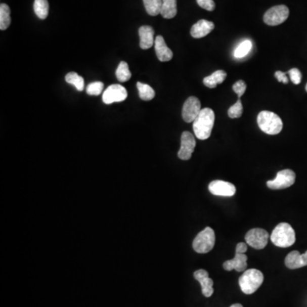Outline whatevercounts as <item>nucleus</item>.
Instances as JSON below:
<instances>
[{
	"label": "nucleus",
	"mask_w": 307,
	"mask_h": 307,
	"mask_svg": "<svg viewBox=\"0 0 307 307\" xmlns=\"http://www.w3.org/2000/svg\"><path fill=\"white\" fill-rule=\"evenodd\" d=\"M242 112H243V107H242V102L238 99L237 103L229 109L228 115L231 119H237V118L242 116Z\"/></svg>",
	"instance_id": "c85d7f7f"
},
{
	"label": "nucleus",
	"mask_w": 307,
	"mask_h": 307,
	"mask_svg": "<svg viewBox=\"0 0 307 307\" xmlns=\"http://www.w3.org/2000/svg\"><path fill=\"white\" fill-rule=\"evenodd\" d=\"M127 91L120 84H111L107 88L103 95V101L105 104L120 103L127 98Z\"/></svg>",
	"instance_id": "1a4fd4ad"
},
{
	"label": "nucleus",
	"mask_w": 307,
	"mask_h": 307,
	"mask_svg": "<svg viewBox=\"0 0 307 307\" xmlns=\"http://www.w3.org/2000/svg\"><path fill=\"white\" fill-rule=\"evenodd\" d=\"M177 0H162L160 14L166 19H171L177 15Z\"/></svg>",
	"instance_id": "6ab92c4d"
},
{
	"label": "nucleus",
	"mask_w": 307,
	"mask_h": 307,
	"mask_svg": "<svg viewBox=\"0 0 307 307\" xmlns=\"http://www.w3.org/2000/svg\"><path fill=\"white\" fill-rule=\"evenodd\" d=\"M258 127L268 135H277L283 130V121L280 117L273 112L262 111L257 118Z\"/></svg>",
	"instance_id": "7ed1b4c3"
},
{
	"label": "nucleus",
	"mask_w": 307,
	"mask_h": 307,
	"mask_svg": "<svg viewBox=\"0 0 307 307\" xmlns=\"http://www.w3.org/2000/svg\"><path fill=\"white\" fill-rule=\"evenodd\" d=\"M275 77L277 78L278 82H282L283 84H288V79L287 77V73H283L282 71H277L275 73Z\"/></svg>",
	"instance_id": "473e14b6"
},
{
	"label": "nucleus",
	"mask_w": 307,
	"mask_h": 307,
	"mask_svg": "<svg viewBox=\"0 0 307 307\" xmlns=\"http://www.w3.org/2000/svg\"><path fill=\"white\" fill-rule=\"evenodd\" d=\"M231 307H243L241 304H234Z\"/></svg>",
	"instance_id": "f704fd0d"
},
{
	"label": "nucleus",
	"mask_w": 307,
	"mask_h": 307,
	"mask_svg": "<svg viewBox=\"0 0 307 307\" xmlns=\"http://www.w3.org/2000/svg\"><path fill=\"white\" fill-rule=\"evenodd\" d=\"M287 74L289 75L291 81L293 82L294 84H300L302 79V74L300 73V71L298 68H292L290 70L288 71Z\"/></svg>",
	"instance_id": "c756f323"
},
{
	"label": "nucleus",
	"mask_w": 307,
	"mask_h": 307,
	"mask_svg": "<svg viewBox=\"0 0 307 307\" xmlns=\"http://www.w3.org/2000/svg\"><path fill=\"white\" fill-rule=\"evenodd\" d=\"M289 10L286 6H277L269 9L264 16V22L269 26L282 24L288 19Z\"/></svg>",
	"instance_id": "6e6552de"
},
{
	"label": "nucleus",
	"mask_w": 307,
	"mask_h": 307,
	"mask_svg": "<svg viewBox=\"0 0 307 307\" xmlns=\"http://www.w3.org/2000/svg\"><path fill=\"white\" fill-rule=\"evenodd\" d=\"M196 146V139L190 131H184L181 136V147L178 153V156L183 160L191 159Z\"/></svg>",
	"instance_id": "9b49d317"
},
{
	"label": "nucleus",
	"mask_w": 307,
	"mask_h": 307,
	"mask_svg": "<svg viewBox=\"0 0 307 307\" xmlns=\"http://www.w3.org/2000/svg\"><path fill=\"white\" fill-rule=\"evenodd\" d=\"M305 91H306V92H307V84H306V85H305Z\"/></svg>",
	"instance_id": "c9c22d12"
},
{
	"label": "nucleus",
	"mask_w": 307,
	"mask_h": 307,
	"mask_svg": "<svg viewBox=\"0 0 307 307\" xmlns=\"http://www.w3.org/2000/svg\"><path fill=\"white\" fill-rule=\"evenodd\" d=\"M65 79L68 84L74 85L77 90L79 91V92H82V91L84 90V79H83V77L79 76V74H77V73H74V72L68 73L66 75Z\"/></svg>",
	"instance_id": "393cba45"
},
{
	"label": "nucleus",
	"mask_w": 307,
	"mask_h": 307,
	"mask_svg": "<svg viewBox=\"0 0 307 307\" xmlns=\"http://www.w3.org/2000/svg\"><path fill=\"white\" fill-rule=\"evenodd\" d=\"M140 37V47L143 50H148L155 45V31L150 26H142L139 29Z\"/></svg>",
	"instance_id": "f3484780"
},
{
	"label": "nucleus",
	"mask_w": 307,
	"mask_h": 307,
	"mask_svg": "<svg viewBox=\"0 0 307 307\" xmlns=\"http://www.w3.org/2000/svg\"><path fill=\"white\" fill-rule=\"evenodd\" d=\"M137 87L139 90V98H141L142 100L150 101L155 98V91L149 84L138 82Z\"/></svg>",
	"instance_id": "5701e85b"
},
{
	"label": "nucleus",
	"mask_w": 307,
	"mask_h": 307,
	"mask_svg": "<svg viewBox=\"0 0 307 307\" xmlns=\"http://www.w3.org/2000/svg\"><path fill=\"white\" fill-rule=\"evenodd\" d=\"M247 257L245 253L236 251L235 257L232 259L226 261L223 264V268L228 272L232 270L239 272H245L247 267Z\"/></svg>",
	"instance_id": "4468645a"
},
{
	"label": "nucleus",
	"mask_w": 307,
	"mask_h": 307,
	"mask_svg": "<svg viewBox=\"0 0 307 307\" xmlns=\"http://www.w3.org/2000/svg\"><path fill=\"white\" fill-rule=\"evenodd\" d=\"M198 6L206 11H212L215 9V3L213 0H196Z\"/></svg>",
	"instance_id": "2f4dec72"
},
{
	"label": "nucleus",
	"mask_w": 307,
	"mask_h": 307,
	"mask_svg": "<svg viewBox=\"0 0 307 307\" xmlns=\"http://www.w3.org/2000/svg\"><path fill=\"white\" fill-rule=\"evenodd\" d=\"M269 238V233L260 228L252 229L245 236L246 243L255 249H263L267 247Z\"/></svg>",
	"instance_id": "0eeeda50"
},
{
	"label": "nucleus",
	"mask_w": 307,
	"mask_h": 307,
	"mask_svg": "<svg viewBox=\"0 0 307 307\" xmlns=\"http://www.w3.org/2000/svg\"><path fill=\"white\" fill-rule=\"evenodd\" d=\"M115 74H116L117 79L120 82L128 81L131 77V74L129 70V66L125 62H121L119 64Z\"/></svg>",
	"instance_id": "a878e982"
},
{
	"label": "nucleus",
	"mask_w": 307,
	"mask_h": 307,
	"mask_svg": "<svg viewBox=\"0 0 307 307\" xmlns=\"http://www.w3.org/2000/svg\"><path fill=\"white\" fill-rule=\"evenodd\" d=\"M194 277L198 281L201 286V292L205 297H211L213 294V281L210 278L207 271L198 270L194 272Z\"/></svg>",
	"instance_id": "ddd939ff"
},
{
	"label": "nucleus",
	"mask_w": 307,
	"mask_h": 307,
	"mask_svg": "<svg viewBox=\"0 0 307 307\" xmlns=\"http://www.w3.org/2000/svg\"><path fill=\"white\" fill-rule=\"evenodd\" d=\"M215 114L212 109H201L198 116L193 121V130L196 138L201 140L209 139L214 125Z\"/></svg>",
	"instance_id": "f257e3e1"
},
{
	"label": "nucleus",
	"mask_w": 307,
	"mask_h": 307,
	"mask_svg": "<svg viewBox=\"0 0 307 307\" xmlns=\"http://www.w3.org/2000/svg\"><path fill=\"white\" fill-rule=\"evenodd\" d=\"M214 29V23L207 20H200L191 27V34L193 38H201L209 34Z\"/></svg>",
	"instance_id": "2eb2a0df"
},
{
	"label": "nucleus",
	"mask_w": 307,
	"mask_h": 307,
	"mask_svg": "<svg viewBox=\"0 0 307 307\" xmlns=\"http://www.w3.org/2000/svg\"><path fill=\"white\" fill-rule=\"evenodd\" d=\"M144 7L150 16L155 17L160 14L162 7V0H143Z\"/></svg>",
	"instance_id": "b1692460"
},
{
	"label": "nucleus",
	"mask_w": 307,
	"mask_h": 307,
	"mask_svg": "<svg viewBox=\"0 0 307 307\" xmlns=\"http://www.w3.org/2000/svg\"><path fill=\"white\" fill-rule=\"evenodd\" d=\"M246 88H247V85H246V83L243 80H239V81L236 82L233 84V91L237 93L239 99L246 92Z\"/></svg>",
	"instance_id": "7c9ffc66"
},
{
	"label": "nucleus",
	"mask_w": 307,
	"mask_h": 307,
	"mask_svg": "<svg viewBox=\"0 0 307 307\" xmlns=\"http://www.w3.org/2000/svg\"><path fill=\"white\" fill-rule=\"evenodd\" d=\"M201 103L196 97H190L183 106L182 116L185 122H193L201 111Z\"/></svg>",
	"instance_id": "9d476101"
},
{
	"label": "nucleus",
	"mask_w": 307,
	"mask_h": 307,
	"mask_svg": "<svg viewBox=\"0 0 307 307\" xmlns=\"http://www.w3.org/2000/svg\"><path fill=\"white\" fill-rule=\"evenodd\" d=\"M215 240L214 231L211 227H206L194 239V250L198 253H209L214 247Z\"/></svg>",
	"instance_id": "39448f33"
},
{
	"label": "nucleus",
	"mask_w": 307,
	"mask_h": 307,
	"mask_svg": "<svg viewBox=\"0 0 307 307\" xmlns=\"http://www.w3.org/2000/svg\"><path fill=\"white\" fill-rule=\"evenodd\" d=\"M11 9L6 4L0 6V29L6 30L11 25Z\"/></svg>",
	"instance_id": "4be33fe9"
},
{
	"label": "nucleus",
	"mask_w": 307,
	"mask_h": 307,
	"mask_svg": "<svg viewBox=\"0 0 307 307\" xmlns=\"http://www.w3.org/2000/svg\"><path fill=\"white\" fill-rule=\"evenodd\" d=\"M155 50L157 58L160 62H169L173 57V53L166 46L162 36L158 35L155 38Z\"/></svg>",
	"instance_id": "dca6fc26"
},
{
	"label": "nucleus",
	"mask_w": 307,
	"mask_h": 307,
	"mask_svg": "<svg viewBox=\"0 0 307 307\" xmlns=\"http://www.w3.org/2000/svg\"><path fill=\"white\" fill-rule=\"evenodd\" d=\"M104 83L100 81L93 82L87 85L86 93L88 95L99 96L104 90Z\"/></svg>",
	"instance_id": "cd10ccee"
},
{
	"label": "nucleus",
	"mask_w": 307,
	"mask_h": 307,
	"mask_svg": "<svg viewBox=\"0 0 307 307\" xmlns=\"http://www.w3.org/2000/svg\"><path fill=\"white\" fill-rule=\"evenodd\" d=\"M302 260H303V263H304V267H306L307 266V251L305 253H302Z\"/></svg>",
	"instance_id": "72a5a7b5"
},
{
	"label": "nucleus",
	"mask_w": 307,
	"mask_h": 307,
	"mask_svg": "<svg viewBox=\"0 0 307 307\" xmlns=\"http://www.w3.org/2000/svg\"><path fill=\"white\" fill-rule=\"evenodd\" d=\"M227 74L226 71L217 70L215 71L213 74H211L210 76L205 77L203 79V83L206 86L210 89H213L217 86L218 84H222L225 79H226Z\"/></svg>",
	"instance_id": "a211bd4d"
},
{
	"label": "nucleus",
	"mask_w": 307,
	"mask_h": 307,
	"mask_svg": "<svg viewBox=\"0 0 307 307\" xmlns=\"http://www.w3.org/2000/svg\"><path fill=\"white\" fill-rule=\"evenodd\" d=\"M33 10L39 19H47L49 14V3L47 0H34Z\"/></svg>",
	"instance_id": "412c9836"
},
{
	"label": "nucleus",
	"mask_w": 307,
	"mask_h": 307,
	"mask_svg": "<svg viewBox=\"0 0 307 307\" xmlns=\"http://www.w3.org/2000/svg\"><path fill=\"white\" fill-rule=\"evenodd\" d=\"M264 282V275L257 269L245 271L240 277L239 285L245 294H252L258 290Z\"/></svg>",
	"instance_id": "20e7f679"
},
{
	"label": "nucleus",
	"mask_w": 307,
	"mask_h": 307,
	"mask_svg": "<svg viewBox=\"0 0 307 307\" xmlns=\"http://www.w3.org/2000/svg\"><path fill=\"white\" fill-rule=\"evenodd\" d=\"M208 190L212 195L217 196H233L236 194L237 189L233 184L223 180H214L210 183Z\"/></svg>",
	"instance_id": "f8f14e48"
},
{
	"label": "nucleus",
	"mask_w": 307,
	"mask_h": 307,
	"mask_svg": "<svg viewBox=\"0 0 307 307\" xmlns=\"http://www.w3.org/2000/svg\"><path fill=\"white\" fill-rule=\"evenodd\" d=\"M286 267L288 269L295 270L304 267V263L302 260L301 253H299L298 251H293L288 253L285 258Z\"/></svg>",
	"instance_id": "aec40b11"
},
{
	"label": "nucleus",
	"mask_w": 307,
	"mask_h": 307,
	"mask_svg": "<svg viewBox=\"0 0 307 307\" xmlns=\"http://www.w3.org/2000/svg\"><path fill=\"white\" fill-rule=\"evenodd\" d=\"M296 175L290 169H285L278 171L273 180L267 181V187L271 190H283L290 187L295 182Z\"/></svg>",
	"instance_id": "423d86ee"
},
{
	"label": "nucleus",
	"mask_w": 307,
	"mask_h": 307,
	"mask_svg": "<svg viewBox=\"0 0 307 307\" xmlns=\"http://www.w3.org/2000/svg\"><path fill=\"white\" fill-rule=\"evenodd\" d=\"M252 47H253V43L251 40L246 39V40L242 41V43H240L239 46L235 50L234 56L236 58H243L250 52Z\"/></svg>",
	"instance_id": "bb28decb"
},
{
	"label": "nucleus",
	"mask_w": 307,
	"mask_h": 307,
	"mask_svg": "<svg viewBox=\"0 0 307 307\" xmlns=\"http://www.w3.org/2000/svg\"><path fill=\"white\" fill-rule=\"evenodd\" d=\"M271 241L277 247H290L295 242L294 230L289 224H279L272 231Z\"/></svg>",
	"instance_id": "f03ea898"
}]
</instances>
